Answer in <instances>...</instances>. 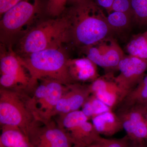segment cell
Segmentation results:
<instances>
[{"label":"cell","instance_id":"cell-28","mask_svg":"<svg viewBox=\"0 0 147 147\" xmlns=\"http://www.w3.org/2000/svg\"><path fill=\"white\" fill-rule=\"evenodd\" d=\"M81 1H82V0H68L67 3L71 4V5L75 3Z\"/></svg>","mask_w":147,"mask_h":147},{"label":"cell","instance_id":"cell-9","mask_svg":"<svg viewBox=\"0 0 147 147\" xmlns=\"http://www.w3.org/2000/svg\"><path fill=\"white\" fill-rule=\"evenodd\" d=\"M117 69L120 73L115 78V82L120 89L123 96L139 84L144 76L147 69V59L125 55Z\"/></svg>","mask_w":147,"mask_h":147},{"label":"cell","instance_id":"cell-11","mask_svg":"<svg viewBox=\"0 0 147 147\" xmlns=\"http://www.w3.org/2000/svg\"><path fill=\"white\" fill-rule=\"evenodd\" d=\"M89 86L77 83L66 85L65 90L56 105L54 117L79 110L90 97Z\"/></svg>","mask_w":147,"mask_h":147},{"label":"cell","instance_id":"cell-1","mask_svg":"<svg viewBox=\"0 0 147 147\" xmlns=\"http://www.w3.org/2000/svg\"><path fill=\"white\" fill-rule=\"evenodd\" d=\"M65 12L70 22V42L82 48L95 45L113 30L102 8L94 0H82L71 5Z\"/></svg>","mask_w":147,"mask_h":147},{"label":"cell","instance_id":"cell-29","mask_svg":"<svg viewBox=\"0 0 147 147\" xmlns=\"http://www.w3.org/2000/svg\"><path fill=\"white\" fill-rule=\"evenodd\" d=\"M144 102L146 103V105H147V99L146 100V101H145Z\"/></svg>","mask_w":147,"mask_h":147},{"label":"cell","instance_id":"cell-24","mask_svg":"<svg viewBox=\"0 0 147 147\" xmlns=\"http://www.w3.org/2000/svg\"><path fill=\"white\" fill-rule=\"evenodd\" d=\"M112 11L123 12L133 17L131 0H115L111 9Z\"/></svg>","mask_w":147,"mask_h":147},{"label":"cell","instance_id":"cell-8","mask_svg":"<svg viewBox=\"0 0 147 147\" xmlns=\"http://www.w3.org/2000/svg\"><path fill=\"white\" fill-rule=\"evenodd\" d=\"M108 39L82 48L87 57L97 66L106 69H117L120 62L125 55L115 41Z\"/></svg>","mask_w":147,"mask_h":147},{"label":"cell","instance_id":"cell-16","mask_svg":"<svg viewBox=\"0 0 147 147\" xmlns=\"http://www.w3.org/2000/svg\"><path fill=\"white\" fill-rule=\"evenodd\" d=\"M121 122L130 140L143 142L147 139V119L137 122L123 119Z\"/></svg>","mask_w":147,"mask_h":147},{"label":"cell","instance_id":"cell-20","mask_svg":"<svg viewBox=\"0 0 147 147\" xmlns=\"http://www.w3.org/2000/svg\"><path fill=\"white\" fill-rule=\"evenodd\" d=\"M133 18L140 25L147 24V0H131Z\"/></svg>","mask_w":147,"mask_h":147},{"label":"cell","instance_id":"cell-22","mask_svg":"<svg viewBox=\"0 0 147 147\" xmlns=\"http://www.w3.org/2000/svg\"><path fill=\"white\" fill-rule=\"evenodd\" d=\"M68 0H47L46 11L47 14L53 17H59L63 14L66 9Z\"/></svg>","mask_w":147,"mask_h":147},{"label":"cell","instance_id":"cell-25","mask_svg":"<svg viewBox=\"0 0 147 147\" xmlns=\"http://www.w3.org/2000/svg\"><path fill=\"white\" fill-rule=\"evenodd\" d=\"M22 1L23 0H0L1 16Z\"/></svg>","mask_w":147,"mask_h":147},{"label":"cell","instance_id":"cell-14","mask_svg":"<svg viewBox=\"0 0 147 147\" xmlns=\"http://www.w3.org/2000/svg\"><path fill=\"white\" fill-rule=\"evenodd\" d=\"M0 147H32L29 138L16 127L1 126Z\"/></svg>","mask_w":147,"mask_h":147},{"label":"cell","instance_id":"cell-21","mask_svg":"<svg viewBox=\"0 0 147 147\" xmlns=\"http://www.w3.org/2000/svg\"><path fill=\"white\" fill-rule=\"evenodd\" d=\"M88 147H129V140L126 137L120 139H107L100 137Z\"/></svg>","mask_w":147,"mask_h":147},{"label":"cell","instance_id":"cell-23","mask_svg":"<svg viewBox=\"0 0 147 147\" xmlns=\"http://www.w3.org/2000/svg\"><path fill=\"white\" fill-rule=\"evenodd\" d=\"M132 100L144 102L147 99V74L144 76L139 85L131 94Z\"/></svg>","mask_w":147,"mask_h":147},{"label":"cell","instance_id":"cell-15","mask_svg":"<svg viewBox=\"0 0 147 147\" xmlns=\"http://www.w3.org/2000/svg\"><path fill=\"white\" fill-rule=\"evenodd\" d=\"M92 124L99 134L112 136L122 127L121 121L111 111L92 118Z\"/></svg>","mask_w":147,"mask_h":147},{"label":"cell","instance_id":"cell-5","mask_svg":"<svg viewBox=\"0 0 147 147\" xmlns=\"http://www.w3.org/2000/svg\"><path fill=\"white\" fill-rule=\"evenodd\" d=\"M41 9L40 0H23L7 10L0 21L2 42L5 44L11 42L34 21Z\"/></svg>","mask_w":147,"mask_h":147},{"label":"cell","instance_id":"cell-2","mask_svg":"<svg viewBox=\"0 0 147 147\" xmlns=\"http://www.w3.org/2000/svg\"><path fill=\"white\" fill-rule=\"evenodd\" d=\"M70 42V22L64 12L59 17L42 21L19 40L17 54L21 57Z\"/></svg>","mask_w":147,"mask_h":147},{"label":"cell","instance_id":"cell-18","mask_svg":"<svg viewBox=\"0 0 147 147\" xmlns=\"http://www.w3.org/2000/svg\"><path fill=\"white\" fill-rule=\"evenodd\" d=\"M83 113L88 117H94L111 111L110 107L94 95L89 97L82 106Z\"/></svg>","mask_w":147,"mask_h":147},{"label":"cell","instance_id":"cell-7","mask_svg":"<svg viewBox=\"0 0 147 147\" xmlns=\"http://www.w3.org/2000/svg\"><path fill=\"white\" fill-rule=\"evenodd\" d=\"M28 138L32 147H73L68 134L53 119L40 121Z\"/></svg>","mask_w":147,"mask_h":147},{"label":"cell","instance_id":"cell-26","mask_svg":"<svg viewBox=\"0 0 147 147\" xmlns=\"http://www.w3.org/2000/svg\"><path fill=\"white\" fill-rule=\"evenodd\" d=\"M114 1L115 0H94L99 7L105 9L108 14L111 12Z\"/></svg>","mask_w":147,"mask_h":147},{"label":"cell","instance_id":"cell-6","mask_svg":"<svg viewBox=\"0 0 147 147\" xmlns=\"http://www.w3.org/2000/svg\"><path fill=\"white\" fill-rule=\"evenodd\" d=\"M41 80V84H38L31 94L32 102L38 119L46 122L54 117L55 108L63 94L66 85L52 79Z\"/></svg>","mask_w":147,"mask_h":147},{"label":"cell","instance_id":"cell-27","mask_svg":"<svg viewBox=\"0 0 147 147\" xmlns=\"http://www.w3.org/2000/svg\"><path fill=\"white\" fill-rule=\"evenodd\" d=\"M129 147H146L143 142L133 141L129 139Z\"/></svg>","mask_w":147,"mask_h":147},{"label":"cell","instance_id":"cell-4","mask_svg":"<svg viewBox=\"0 0 147 147\" xmlns=\"http://www.w3.org/2000/svg\"><path fill=\"white\" fill-rule=\"evenodd\" d=\"M31 94L24 90L0 88L1 126L16 127L27 137L38 124Z\"/></svg>","mask_w":147,"mask_h":147},{"label":"cell","instance_id":"cell-19","mask_svg":"<svg viewBox=\"0 0 147 147\" xmlns=\"http://www.w3.org/2000/svg\"><path fill=\"white\" fill-rule=\"evenodd\" d=\"M132 18V16L128 14L118 11H112L107 16V22L113 32L127 28Z\"/></svg>","mask_w":147,"mask_h":147},{"label":"cell","instance_id":"cell-17","mask_svg":"<svg viewBox=\"0 0 147 147\" xmlns=\"http://www.w3.org/2000/svg\"><path fill=\"white\" fill-rule=\"evenodd\" d=\"M129 55L147 59V30L135 36L127 45Z\"/></svg>","mask_w":147,"mask_h":147},{"label":"cell","instance_id":"cell-30","mask_svg":"<svg viewBox=\"0 0 147 147\" xmlns=\"http://www.w3.org/2000/svg\"><path fill=\"white\" fill-rule=\"evenodd\" d=\"M146 118L147 119V112H146Z\"/></svg>","mask_w":147,"mask_h":147},{"label":"cell","instance_id":"cell-3","mask_svg":"<svg viewBox=\"0 0 147 147\" xmlns=\"http://www.w3.org/2000/svg\"><path fill=\"white\" fill-rule=\"evenodd\" d=\"M19 57L30 75L33 91L38 81L44 79H53L64 85L75 83L69 72V59L62 47L48 48Z\"/></svg>","mask_w":147,"mask_h":147},{"label":"cell","instance_id":"cell-10","mask_svg":"<svg viewBox=\"0 0 147 147\" xmlns=\"http://www.w3.org/2000/svg\"><path fill=\"white\" fill-rule=\"evenodd\" d=\"M0 69L1 74L11 76L17 82L21 90L30 94L33 92L30 75L21 63L19 56L11 49L7 53H1Z\"/></svg>","mask_w":147,"mask_h":147},{"label":"cell","instance_id":"cell-12","mask_svg":"<svg viewBox=\"0 0 147 147\" xmlns=\"http://www.w3.org/2000/svg\"><path fill=\"white\" fill-rule=\"evenodd\" d=\"M97 65L88 57L69 59V72L74 83L93 82L98 78Z\"/></svg>","mask_w":147,"mask_h":147},{"label":"cell","instance_id":"cell-13","mask_svg":"<svg viewBox=\"0 0 147 147\" xmlns=\"http://www.w3.org/2000/svg\"><path fill=\"white\" fill-rule=\"evenodd\" d=\"M65 131L68 134L74 147H86L100 137L93 124L88 121Z\"/></svg>","mask_w":147,"mask_h":147}]
</instances>
